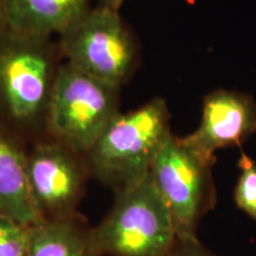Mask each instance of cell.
I'll list each match as a JSON object with an SVG mask.
<instances>
[{"label":"cell","mask_w":256,"mask_h":256,"mask_svg":"<svg viewBox=\"0 0 256 256\" xmlns=\"http://www.w3.org/2000/svg\"><path fill=\"white\" fill-rule=\"evenodd\" d=\"M170 112L162 98L119 113L86 154L89 168L116 192L151 171L162 146L171 136Z\"/></svg>","instance_id":"1"},{"label":"cell","mask_w":256,"mask_h":256,"mask_svg":"<svg viewBox=\"0 0 256 256\" xmlns=\"http://www.w3.org/2000/svg\"><path fill=\"white\" fill-rule=\"evenodd\" d=\"M92 235L100 256H166L178 241L151 174L118 192L110 212Z\"/></svg>","instance_id":"2"},{"label":"cell","mask_w":256,"mask_h":256,"mask_svg":"<svg viewBox=\"0 0 256 256\" xmlns=\"http://www.w3.org/2000/svg\"><path fill=\"white\" fill-rule=\"evenodd\" d=\"M119 113V87L68 63L58 66L46 115L55 142L86 156Z\"/></svg>","instance_id":"3"},{"label":"cell","mask_w":256,"mask_h":256,"mask_svg":"<svg viewBox=\"0 0 256 256\" xmlns=\"http://www.w3.org/2000/svg\"><path fill=\"white\" fill-rule=\"evenodd\" d=\"M58 68L49 38L0 31V110L19 124L46 116Z\"/></svg>","instance_id":"4"},{"label":"cell","mask_w":256,"mask_h":256,"mask_svg":"<svg viewBox=\"0 0 256 256\" xmlns=\"http://www.w3.org/2000/svg\"><path fill=\"white\" fill-rule=\"evenodd\" d=\"M215 164L171 136L162 146L150 174L171 214L178 241H198L202 217L216 203L211 168Z\"/></svg>","instance_id":"5"},{"label":"cell","mask_w":256,"mask_h":256,"mask_svg":"<svg viewBox=\"0 0 256 256\" xmlns=\"http://www.w3.org/2000/svg\"><path fill=\"white\" fill-rule=\"evenodd\" d=\"M60 48L74 68L119 88L136 60V42L119 11L101 5L60 34Z\"/></svg>","instance_id":"6"},{"label":"cell","mask_w":256,"mask_h":256,"mask_svg":"<svg viewBox=\"0 0 256 256\" xmlns=\"http://www.w3.org/2000/svg\"><path fill=\"white\" fill-rule=\"evenodd\" d=\"M31 197L40 220L70 218L81 197L82 166L62 144L43 142L26 156Z\"/></svg>","instance_id":"7"},{"label":"cell","mask_w":256,"mask_h":256,"mask_svg":"<svg viewBox=\"0 0 256 256\" xmlns=\"http://www.w3.org/2000/svg\"><path fill=\"white\" fill-rule=\"evenodd\" d=\"M256 132V102L250 96L215 90L204 98L200 126L183 142L204 158L215 162V152L241 145Z\"/></svg>","instance_id":"8"},{"label":"cell","mask_w":256,"mask_h":256,"mask_svg":"<svg viewBox=\"0 0 256 256\" xmlns=\"http://www.w3.org/2000/svg\"><path fill=\"white\" fill-rule=\"evenodd\" d=\"M90 0H6V28L49 38L69 30L90 10Z\"/></svg>","instance_id":"9"},{"label":"cell","mask_w":256,"mask_h":256,"mask_svg":"<svg viewBox=\"0 0 256 256\" xmlns=\"http://www.w3.org/2000/svg\"><path fill=\"white\" fill-rule=\"evenodd\" d=\"M0 215L23 226L40 220L28 180L26 156L0 130Z\"/></svg>","instance_id":"10"},{"label":"cell","mask_w":256,"mask_h":256,"mask_svg":"<svg viewBox=\"0 0 256 256\" xmlns=\"http://www.w3.org/2000/svg\"><path fill=\"white\" fill-rule=\"evenodd\" d=\"M30 256H100L92 230L70 218L40 220L30 226Z\"/></svg>","instance_id":"11"},{"label":"cell","mask_w":256,"mask_h":256,"mask_svg":"<svg viewBox=\"0 0 256 256\" xmlns=\"http://www.w3.org/2000/svg\"><path fill=\"white\" fill-rule=\"evenodd\" d=\"M30 226L0 215V256H30Z\"/></svg>","instance_id":"12"},{"label":"cell","mask_w":256,"mask_h":256,"mask_svg":"<svg viewBox=\"0 0 256 256\" xmlns=\"http://www.w3.org/2000/svg\"><path fill=\"white\" fill-rule=\"evenodd\" d=\"M241 168L235 190V200L238 208L256 220V164L242 153L238 162Z\"/></svg>","instance_id":"13"},{"label":"cell","mask_w":256,"mask_h":256,"mask_svg":"<svg viewBox=\"0 0 256 256\" xmlns=\"http://www.w3.org/2000/svg\"><path fill=\"white\" fill-rule=\"evenodd\" d=\"M166 256H215L206 250L198 241H177L176 246Z\"/></svg>","instance_id":"14"},{"label":"cell","mask_w":256,"mask_h":256,"mask_svg":"<svg viewBox=\"0 0 256 256\" xmlns=\"http://www.w3.org/2000/svg\"><path fill=\"white\" fill-rule=\"evenodd\" d=\"M124 2L126 0H100V5L114 10V11H120L121 6L124 5Z\"/></svg>","instance_id":"15"},{"label":"cell","mask_w":256,"mask_h":256,"mask_svg":"<svg viewBox=\"0 0 256 256\" xmlns=\"http://www.w3.org/2000/svg\"><path fill=\"white\" fill-rule=\"evenodd\" d=\"M6 28V0H0V31Z\"/></svg>","instance_id":"16"}]
</instances>
